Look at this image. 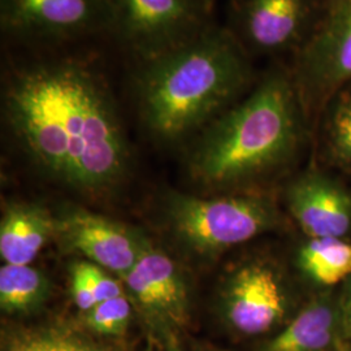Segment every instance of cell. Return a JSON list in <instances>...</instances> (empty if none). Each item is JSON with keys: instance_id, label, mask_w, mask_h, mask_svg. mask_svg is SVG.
<instances>
[{"instance_id": "obj_5", "label": "cell", "mask_w": 351, "mask_h": 351, "mask_svg": "<svg viewBox=\"0 0 351 351\" xmlns=\"http://www.w3.org/2000/svg\"><path fill=\"white\" fill-rule=\"evenodd\" d=\"M168 215L177 237L204 255H216L275 229L281 215L272 199L258 194L220 198L172 195Z\"/></svg>"}, {"instance_id": "obj_26", "label": "cell", "mask_w": 351, "mask_h": 351, "mask_svg": "<svg viewBox=\"0 0 351 351\" xmlns=\"http://www.w3.org/2000/svg\"><path fill=\"white\" fill-rule=\"evenodd\" d=\"M328 1H330V0H328Z\"/></svg>"}, {"instance_id": "obj_3", "label": "cell", "mask_w": 351, "mask_h": 351, "mask_svg": "<svg viewBox=\"0 0 351 351\" xmlns=\"http://www.w3.org/2000/svg\"><path fill=\"white\" fill-rule=\"evenodd\" d=\"M308 119L289 64H271L254 86L195 138L193 176L208 185H239L291 163L308 136Z\"/></svg>"}, {"instance_id": "obj_20", "label": "cell", "mask_w": 351, "mask_h": 351, "mask_svg": "<svg viewBox=\"0 0 351 351\" xmlns=\"http://www.w3.org/2000/svg\"><path fill=\"white\" fill-rule=\"evenodd\" d=\"M82 265L98 303L124 294L121 285L110 276L106 269L94 263H82Z\"/></svg>"}, {"instance_id": "obj_6", "label": "cell", "mask_w": 351, "mask_h": 351, "mask_svg": "<svg viewBox=\"0 0 351 351\" xmlns=\"http://www.w3.org/2000/svg\"><path fill=\"white\" fill-rule=\"evenodd\" d=\"M288 274L269 258H251L226 278L220 310L226 326L243 337L278 330L301 308Z\"/></svg>"}, {"instance_id": "obj_25", "label": "cell", "mask_w": 351, "mask_h": 351, "mask_svg": "<svg viewBox=\"0 0 351 351\" xmlns=\"http://www.w3.org/2000/svg\"><path fill=\"white\" fill-rule=\"evenodd\" d=\"M208 1H211V3H213V0H208Z\"/></svg>"}, {"instance_id": "obj_12", "label": "cell", "mask_w": 351, "mask_h": 351, "mask_svg": "<svg viewBox=\"0 0 351 351\" xmlns=\"http://www.w3.org/2000/svg\"><path fill=\"white\" fill-rule=\"evenodd\" d=\"M133 302L160 326H182L189 317L186 282L175 261L149 242L134 267L123 277Z\"/></svg>"}, {"instance_id": "obj_22", "label": "cell", "mask_w": 351, "mask_h": 351, "mask_svg": "<svg viewBox=\"0 0 351 351\" xmlns=\"http://www.w3.org/2000/svg\"><path fill=\"white\" fill-rule=\"evenodd\" d=\"M345 341L351 345V277L337 288Z\"/></svg>"}, {"instance_id": "obj_11", "label": "cell", "mask_w": 351, "mask_h": 351, "mask_svg": "<svg viewBox=\"0 0 351 351\" xmlns=\"http://www.w3.org/2000/svg\"><path fill=\"white\" fill-rule=\"evenodd\" d=\"M56 236L66 249L82 254L90 262L121 278L149 245L147 239L128 226L84 210L56 219Z\"/></svg>"}, {"instance_id": "obj_8", "label": "cell", "mask_w": 351, "mask_h": 351, "mask_svg": "<svg viewBox=\"0 0 351 351\" xmlns=\"http://www.w3.org/2000/svg\"><path fill=\"white\" fill-rule=\"evenodd\" d=\"M328 0H232L226 29L250 56L293 58L313 37Z\"/></svg>"}, {"instance_id": "obj_7", "label": "cell", "mask_w": 351, "mask_h": 351, "mask_svg": "<svg viewBox=\"0 0 351 351\" xmlns=\"http://www.w3.org/2000/svg\"><path fill=\"white\" fill-rule=\"evenodd\" d=\"M112 37L133 62L173 50L213 25L208 0H111Z\"/></svg>"}, {"instance_id": "obj_19", "label": "cell", "mask_w": 351, "mask_h": 351, "mask_svg": "<svg viewBox=\"0 0 351 351\" xmlns=\"http://www.w3.org/2000/svg\"><path fill=\"white\" fill-rule=\"evenodd\" d=\"M86 326L103 336H123L132 319V303L125 294L98 303L85 313Z\"/></svg>"}, {"instance_id": "obj_4", "label": "cell", "mask_w": 351, "mask_h": 351, "mask_svg": "<svg viewBox=\"0 0 351 351\" xmlns=\"http://www.w3.org/2000/svg\"><path fill=\"white\" fill-rule=\"evenodd\" d=\"M3 38L23 52L69 50L111 38V0H0Z\"/></svg>"}, {"instance_id": "obj_15", "label": "cell", "mask_w": 351, "mask_h": 351, "mask_svg": "<svg viewBox=\"0 0 351 351\" xmlns=\"http://www.w3.org/2000/svg\"><path fill=\"white\" fill-rule=\"evenodd\" d=\"M317 149L322 160L351 176V82L328 98L317 112Z\"/></svg>"}, {"instance_id": "obj_2", "label": "cell", "mask_w": 351, "mask_h": 351, "mask_svg": "<svg viewBox=\"0 0 351 351\" xmlns=\"http://www.w3.org/2000/svg\"><path fill=\"white\" fill-rule=\"evenodd\" d=\"M254 60L226 26L155 58L134 62L132 86L152 137L177 143L199 134L258 80Z\"/></svg>"}, {"instance_id": "obj_24", "label": "cell", "mask_w": 351, "mask_h": 351, "mask_svg": "<svg viewBox=\"0 0 351 351\" xmlns=\"http://www.w3.org/2000/svg\"><path fill=\"white\" fill-rule=\"evenodd\" d=\"M168 351H180V349L176 346L175 343H171V346H169V350Z\"/></svg>"}, {"instance_id": "obj_16", "label": "cell", "mask_w": 351, "mask_h": 351, "mask_svg": "<svg viewBox=\"0 0 351 351\" xmlns=\"http://www.w3.org/2000/svg\"><path fill=\"white\" fill-rule=\"evenodd\" d=\"M294 262L300 275L317 291L336 289L351 277V241L306 237Z\"/></svg>"}, {"instance_id": "obj_10", "label": "cell", "mask_w": 351, "mask_h": 351, "mask_svg": "<svg viewBox=\"0 0 351 351\" xmlns=\"http://www.w3.org/2000/svg\"><path fill=\"white\" fill-rule=\"evenodd\" d=\"M288 211L307 239L351 241V189L320 168H308L287 188Z\"/></svg>"}, {"instance_id": "obj_9", "label": "cell", "mask_w": 351, "mask_h": 351, "mask_svg": "<svg viewBox=\"0 0 351 351\" xmlns=\"http://www.w3.org/2000/svg\"><path fill=\"white\" fill-rule=\"evenodd\" d=\"M289 65L308 114L351 82V0L328 1L313 37Z\"/></svg>"}, {"instance_id": "obj_17", "label": "cell", "mask_w": 351, "mask_h": 351, "mask_svg": "<svg viewBox=\"0 0 351 351\" xmlns=\"http://www.w3.org/2000/svg\"><path fill=\"white\" fill-rule=\"evenodd\" d=\"M49 280L30 264L0 268V306L5 313H29L47 298Z\"/></svg>"}, {"instance_id": "obj_23", "label": "cell", "mask_w": 351, "mask_h": 351, "mask_svg": "<svg viewBox=\"0 0 351 351\" xmlns=\"http://www.w3.org/2000/svg\"><path fill=\"white\" fill-rule=\"evenodd\" d=\"M332 351H351V345H349L348 342H342L335 350Z\"/></svg>"}, {"instance_id": "obj_14", "label": "cell", "mask_w": 351, "mask_h": 351, "mask_svg": "<svg viewBox=\"0 0 351 351\" xmlns=\"http://www.w3.org/2000/svg\"><path fill=\"white\" fill-rule=\"evenodd\" d=\"M56 219L34 204L7 207L0 224V255L7 264H30L51 237Z\"/></svg>"}, {"instance_id": "obj_21", "label": "cell", "mask_w": 351, "mask_h": 351, "mask_svg": "<svg viewBox=\"0 0 351 351\" xmlns=\"http://www.w3.org/2000/svg\"><path fill=\"white\" fill-rule=\"evenodd\" d=\"M72 297L75 306L84 311L88 313L93 307L98 304V300L93 291V288L88 282V276L84 271L82 263L75 264L72 268Z\"/></svg>"}, {"instance_id": "obj_18", "label": "cell", "mask_w": 351, "mask_h": 351, "mask_svg": "<svg viewBox=\"0 0 351 351\" xmlns=\"http://www.w3.org/2000/svg\"><path fill=\"white\" fill-rule=\"evenodd\" d=\"M3 351H103L86 337L66 328L43 326L13 330Z\"/></svg>"}, {"instance_id": "obj_1", "label": "cell", "mask_w": 351, "mask_h": 351, "mask_svg": "<svg viewBox=\"0 0 351 351\" xmlns=\"http://www.w3.org/2000/svg\"><path fill=\"white\" fill-rule=\"evenodd\" d=\"M107 73L73 51L24 52L1 71L5 124L47 175L80 189L108 188L125 173L130 151Z\"/></svg>"}, {"instance_id": "obj_13", "label": "cell", "mask_w": 351, "mask_h": 351, "mask_svg": "<svg viewBox=\"0 0 351 351\" xmlns=\"http://www.w3.org/2000/svg\"><path fill=\"white\" fill-rule=\"evenodd\" d=\"M343 337L337 289L320 290L304 302L258 351H332Z\"/></svg>"}]
</instances>
